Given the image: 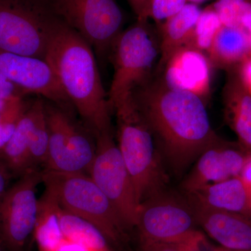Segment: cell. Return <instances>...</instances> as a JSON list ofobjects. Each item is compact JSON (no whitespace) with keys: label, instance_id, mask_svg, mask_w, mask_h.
<instances>
[{"label":"cell","instance_id":"f546056e","mask_svg":"<svg viewBox=\"0 0 251 251\" xmlns=\"http://www.w3.org/2000/svg\"><path fill=\"white\" fill-rule=\"evenodd\" d=\"M137 21H148L151 14V0H127Z\"/></svg>","mask_w":251,"mask_h":251},{"label":"cell","instance_id":"e0dca14e","mask_svg":"<svg viewBox=\"0 0 251 251\" xmlns=\"http://www.w3.org/2000/svg\"><path fill=\"white\" fill-rule=\"evenodd\" d=\"M44 105L42 100H36L30 108L25 110L12 136L0 150V159L14 176H20L27 171L28 151L31 134L38 115Z\"/></svg>","mask_w":251,"mask_h":251},{"label":"cell","instance_id":"6da1fadb","mask_svg":"<svg viewBox=\"0 0 251 251\" xmlns=\"http://www.w3.org/2000/svg\"><path fill=\"white\" fill-rule=\"evenodd\" d=\"M164 163L180 175L207 149L223 140L211 127L202 99L150 79L133 92Z\"/></svg>","mask_w":251,"mask_h":251},{"label":"cell","instance_id":"d6986e66","mask_svg":"<svg viewBox=\"0 0 251 251\" xmlns=\"http://www.w3.org/2000/svg\"><path fill=\"white\" fill-rule=\"evenodd\" d=\"M206 55L211 66L227 72L250 57L251 43L241 29L222 25Z\"/></svg>","mask_w":251,"mask_h":251},{"label":"cell","instance_id":"603a6c76","mask_svg":"<svg viewBox=\"0 0 251 251\" xmlns=\"http://www.w3.org/2000/svg\"><path fill=\"white\" fill-rule=\"evenodd\" d=\"M86 130L74 124L67 149V168L65 173H87L97 151L96 139Z\"/></svg>","mask_w":251,"mask_h":251},{"label":"cell","instance_id":"9c48e42d","mask_svg":"<svg viewBox=\"0 0 251 251\" xmlns=\"http://www.w3.org/2000/svg\"><path fill=\"white\" fill-rule=\"evenodd\" d=\"M94 136L97 151L87 173L132 232L136 225L140 203L131 176L114 139L112 130Z\"/></svg>","mask_w":251,"mask_h":251},{"label":"cell","instance_id":"ffe728a7","mask_svg":"<svg viewBox=\"0 0 251 251\" xmlns=\"http://www.w3.org/2000/svg\"><path fill=\"white\" fill-rule=\"evenodd\" d=\"M45 108L49 145L44 170L65 173L68 144L74 123L62 109L50 105H45Z\"/></svg>","mask_w":251,"mask_h":251},{"label":"cell","instance_id":"1f68e13d","mask_svg":"<svg viewBox=\"0 0 251 251\" xmlns=\"http://www.w3.org/2000/svg\"><path fill=\"white\" fill-rule=\"evenodd\" d=\"M243 83L251 95V55L238 67Z\"/></svg>","mask_w":251,"mask_h":251},{"label":"cell","instance_id":"5bb4252c","mask_svg":"<svg viewBox=\"0 0 251 251\" xmlns=\"http://www.w3.org/2000/svg\"><path fill=\"white\" fill-rule=\"evenodd\" d=\"M211 67L204 52L184 46L168 59L163 78L171 88L195 94L204 101L210 94Z\"/></svg>","mask_w":251,"mask_h":251},{"label":"cell","instance_id":"4dcf8cb0","mask_svg":"<svg viewBox=\"0 0 251 251\" xmlns=\"http://www.w3.org/2000/svg\"><path fill=\"white\" fill-rule=\"evenodd\" d=\"M20 91L17 86L0 73V100H9L21 97Z\"/></svg>","mask_w":251,"mask_h":251},{"label":"cell","instance_id":"4316f807","mask_svg":"<svg viewBox=\"0 0 251 251\" xmlns=\"http://www.w3.org/2000/svg\"><path fill=\"white\" fill-rule=\"evenodd\" d=\"M25 112L21 97L10 99L0 111V150L4 148L14 133L15 128Z\"/></svg>","mask_w":251,"mask_h":251},{"label":"cell","instance_id":"484cf974","mask_svg":"<svg viewBox=\"0 0 251 251\" xmlns=\"http://www.w3.org/2000/svg\"><path fill=\"white\" fill-rule=\"evenodd\" d=\"M49 134L46 120L45 105L41 109L31 134L28 151L27 170L39 169L45 166L49 154Z\"/></svg>","mask_w":251,"mask_h":251},{"label":"cell","instance_id":"f1b7e54d","mask_svg":"<svg viewBox=\"0 0 251 251\" xmlns=\"http://www.w3.org/2000/svg\"><path fill=\"white\" fill-rule=\"evenodd\" d=\"M187 0H151L150 18L158 25L179 12Z\"/></svg>","mask_w":251,"mask_h":251},{"label":"cell","instance_id":"5b68a950","mask_svg":"<svg viewBox=\"0 0 251 251\" xmlns=\"http://www.w3.org/2000/svg\"><path fill=\"white\" fill-rule=\"evenodd\" d=\"M113 77L108 92L110 110L133 97L151 79L159 49L148 21H137L122 31L112 50Z\"/></svg>","mask_w":251,"mask_h":251},{"label":"cell","instance_id":"8fae6325","mask_svg":"<svg viewBox=\"0 0 251 251\" xmlns=\"http://www.w3.org/2000/svg\"><path fill=\"white\" fill-rule=\"evenodd\" d=\"M0 73L23 92L40 95L64 111L72 105L45 59L0 50Z\"/></svg>","mask_w":251,"mask_h":251},{"label":"cell","instance_id":"e575fe53","mask_svg":"<svg viewBox=\"0 0 251 251\" xmlns=\"http://www.w3.org/2000/svg\"><path fill=\"white\" fill-rule=\"evenodd\" d=\"M240 177L251 187V153L243 169Z\"/></svg>","mask_w":251,"mask_h":251},{"label":"cell","instance_id":"83f0119b","mask_svg":"<svg viewBox=\"0 0 251 251\" xmlns=\"http://www.w3.org/2000/svg\"><path fill=\"white\" fill-rule=\"evenodd\" d=\"M205 243V239L175 243L140 241L137 242L136 251H201V244Z\"/></svg>","mask_w":251,"mask_h":251},{"label":"cell","instance_id":"d4e9b609","mask_svg":"<svg viewBox=\"0 0 251 251\" xmlns=\"http://www.w3.org/2000/svg\"><path fill=\"white\" fill-rule=\"evenodd\" d=\"M221 26L222 23L212 5L207 6L201 11L186 46H192L207 54Z\"/></svg>","mask_w":251,"mask_h":251},{"label":"cell","instance_id":"8d00e7d4","mask_svg":"<svg viewBox=\"0 0 251 251\" xmlns=\"http://www.w3.org/2000/svg\"><path fill=\"white\" fill-rule=\"evenodd\" d=\"M0 251H9L1 237H0Z\"/></svg>","mask_w":251,"mask_h":251},{"label":"cell","instance_id":"3957f363","mask_svg":"<svg viewBox=\"0 0 251 251\" xmlns=\"http://www.w3.org/2000/svg\"><path fill=\"white\" fill-rule=\"evenodd\" d=\"M42 183L62 209L95 226L115 251H133L131 231L89 175L44 170Z\"/></svg>","mask_w":251,"mask_h":251},{"label":"cell","instance_id":"ac0fdd59","mask_svg":"<svg viewBox=\"0 0 251 251\" xmlns=\"http://www.w3.org/2000/svg\"><path fill=\"white\" fill-rule=\"evenodd\" d=\"M201 11L198 5L187 3L179 12L159 25L161 39L156 65L158 72L163 71L176 50L187 45Z\"/></svg>","mask_w":251,"mask_h":251},{"label":"cell","instance_id":"74e56055","mask_svg":"<svg viewBox=\"0 0 251 251\" xmlns=\"http://www.w3.org/2000/svg\"><path fill=\"white\" fill-rule=\"evenodd\" d=\"M188 3H192V4H202V3L204 2V1H208V0H187Z\"/></svg>","mask_w":251,"mask_h":251},{"label":"cell","instance_id":"2e32d148","mask_svg":"<svg viewBox=\"0 0 251 251\" xmlns=\"http://www.w3.org/2000/svg\"><path fill=\"white\" fill-rule=\"evenodd\" d=\"M187 194L209 207L251 215V187L240 176Z\"/></svg>","mask_w":251,"mask_h":251},{"label":"cell","instance_id":"cb8c5ba5","mask_svg":"<svg viewBox=\"0 0 251 251\" xmlns=\"http://www.w3.org/2000/svg\"><path fill=\"white\" fill-rule=\"evenodd\" d=\"M212 6L223 25L241 29L251 43V0H216Z\"/></svg>","mask_w":251,"mask_h":251},{"label":"cell","instance_id":"836d02e7","mask_svg":"<svg viewBox=\"0 0 251 251\" xmlns=\"http://www.w3.org/2000/svg\"><path fill=\"white\" fill-rule=\"evenodd\" d=\"M57 251H90L87 248L76 242L65 239L59 246Z\"/></svg>","mask_w":251,"mask_h":251},{"label":"cell","instance_id":"d6a6232c","mask_svg":"<svg viewBox=\"0 0 251 251\" xmlns=\"http://www.w3.org/2000/svg\"><path fill=\"white\" fill-rule=\"evenodd\" d=\"M13 175L6 164L0 159V196L8 189L10 186V181Z\"/></svg>","mask_w":251,"mask_h":251},{"label":"cell","instance_id":"f35d334b","mask_svg":"<svg viewBox=\"0 0 251 251\" xmlns=\"http://www.w3.org/2000/svg\"><path fill=\"white\" fill-rule=\"evenodd\" d=\"M8 100H0V111L4 108L5 105L7 103Z\"/></svg>","mask_w":251,"mask_h":251},{"label":"cell","instance_id":"52a82bcc","mask_svg":"<svg viewBox=\"0 0 251 251\" xmlns=\"http://www.w3.org/2000/svg\"><path fill=\"white\" fill-rule=\"evenodd\" d=\"M185 194L168 189L140 204L135 229L137 242L175 243L204 239Z\"/></svg>","mask_w":251,"mask_h":251},{"label":"cell","instance_id":"ba28073f","mask_svg":"<svg viewBox=\"0 0 251 251\" xmlns=\"http://www.w3.org/2000/svg\"><path fill=\"white\" fill-rule=\"evenodd\" d=\"M60 21L80 34L99 59L111 54L122 32L124 16L116 0H46Z\"/></svg>","mask_w":251,"mask_h":251},{"label":"cell","instance_id":"7402d4cb","mask_svg":"<svg viewBox=\"0 0 251 251\" xmlns=\"http://www.w3.org/2000/svg\"><path fill=\"white\" fill-rule=\"evenodd\" d=\"M58 218L64 237L90 251H115L105 236L93 225L68 212L59 204Z\"/></svg>","mask_w":251,"mask_h":251},{"label":"cell","instance_id":"30bf717a","mask_svg":"<svg viewBox=\"0 0 251 251\" xmlns=\"http://www.w3.org/2000/svg\"><path fill=\"white\" fill-rule=\"evenodd\" d=\"M0 196V237L9 251H26L39 213L36 187L42 171L28 169Z\"/></svg>","mask_w":251,"mask_h":251},{"label":"cell","instance_id":"7a4b0ae2","mask_svg":"<svg viewBox=\"0 0 251 251\" xmlns=\"http://www.w3.org/2000/svg\"><path fill=\"white\" fill-rule=\"evenodd\" d=\"M45 60L58 77L71 103L94 135L112 130L108 93L95 53L76 31L57 18Z\"/></svg>","mask_w":251,"mask_h":251},{"label":"cell","instance_id":"9a60e30c","mask_svg":"<svg viewBox=\"0 0 251 251\" xmlns=\"http://www.w3.org/2000/svg\"><path fill=\"white\" fill-rule=\"evenodd\" d=\"M238 67L227 72L223 92L224 116L237 135V143L251 153V95L243 83Z\"/></svg>","mask_w":251,"mask_h":251},{"label":"cell","instance_id":"44dd1931","mask_svg":"<svg viewBox=\"0 0 251 251\" xmlns=\"http://www.w3.org/2000/svg\"><path fill=\"white\" fill-rule=\"evenodd\" d=\"M57 200L46 189L39 201V213L34 237L39 251H57L65 238L58 218Z\"/></svg>","mask_w":251,"mask_h":251},{"label":"cell","instance_id":"7c38bea8","mask_svg":"<svg viewBox=\"0 0 251 251\" xmlns=\"http://www.w3.org/2000/svg\"><path fill=\"white\" fill-rule=\"evenodd\" d=\"M250 154L237 142L223 140L198 157L181 182V190L184 193H192L209 185L240 176Z\"/></svg>","mask_w":251,"mask_h":251},{"label":"cell","instance_id":"d590c367","mask_svg":"<svg viewBox=\"0 0 251 251\" xmlns=\"http://www.w3.org/2000/svg\"><path fill=\"white\" fill-rule=\"evenodd\" d=\"M211 251H236L229 250V249H226V248L219 247H211Z\"/></svg>","mask_w":251,"mask_h":251},{"label":"cell","instance_id":"4fadbf2b","mask_svg":"<svg viewBox=\"0 0 251 251\" xmlns=\"http://www.w3.org/2000/svg\"><path fill=\"white\" fill-rule=\"evenodd\" d=\"M192 206L199 227L220 247L236 251H251V215L214 209L184 193Z\"/></svg>","mask_w":251,"mask_h":251},{"label":"cell","instance_id":"277c9868","mask_svg":"<svg viewBox=\"0 0 251 251\" xmlns=\"http://www.w3.org/2000/svg\"><path fill=\"white\" fill-rule=\"evenodd\" d=\"M117 118L119 150L125 162L138 202L168 189L165 163L133 97L112 109Z\"/></svg>","mask_w":251,"mask_h":251},{"label":"cell","instance_id":"8992f818","mask_svg":"<svg viewBox=\"0 0 251 251\" xmlns=\"http://www.w3.org/2000/svg\"><path fill=\"white\" fill-rule=\"evenodd\" d=\"M57 20L46 0H0V50L45 59Z\"/></svg>","mask_w":251,"mask_h":251}]
</instances>
